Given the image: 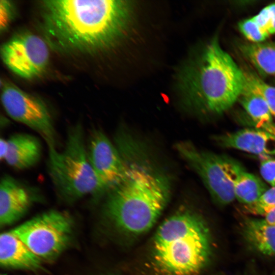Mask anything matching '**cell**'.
Segmentation results:
<instances>
[{"label": "cell", "mask_w": 275, "mask_h": 275, "mask_svg": "<svg viewBox=\"0 0 275 275\" xmlns=\"http://www.w3.org/2000/svg\"><path fill=\"white\" fill-rule=\"evenodd\" d=\"M271 15L267 28V31L269 35L275 34V4L269 5Z\"/></svg>", "instance_id": "cb8c5ba5"}, {"label": "cell", "mask_w": 275, "mask_h": 275, "mask_svg": "<svg viewBox=\"0 0 275 275\" xmlns=\"http://www.w3.org/2000/svg\"><path fill=\"white\" fill-rule=\"evenodd\" d=\"M47 169L58 195L68 202L86 196H101L107 191L89 160L82 126L76 124L68 131L61 151L48 147Z\"/></svg>", "instance_id": "5b68a950"}, {"label": "cell", "mask_w": 275, "mask_h": 275, "mask_svg": "<svg viewBox=\"0 0 275 275\" xmlns=\"http://www.w3.org/2000/svg\"><path fill=\"white\" fill-rule=\"evenodd\" d=\"M42 151L41 144L35 136L17 133L7 140V150L4 160L16 169H29L39 162Z\"/></svg>", "instance_id": "5bb4252c"}, {"label": "cell", "mask_w": 275, "mask_h": 275, "mask_svg": "<svg viewBox=\"0 0 275 275\" xmlns=\"http://www.w3.org/2000/svg\"><path fill=\"white\" fill-rule=\"evenodd\" d=\"M264 129L275 136V123L273 122L264 126L262 128Z\"/></svg>", "instance_id": "4316f807"}, {"label": "cell", "mask_w": 275, "mask_h": 275, "mask_svg": "<svg viewBox=\"0 0 275 275\" xmlns=\"http://www.w3.org/2000/svg\"><path fill=\"white\" fill-rule=\"evenodd\" d=\"M244 82V73L216 38L183 66L178 77V89L187 105L217 114L238 100Z\"/></svg>", "instance_id": "7a4b0ae2"}, {"label": "cell", "mask_w": 275, "mask_h": 275, "mask_svg": "<svg viewBox=\"0 0 275 275\" xmlns=\"http://www.w3.org/2000/svg\"><path fill=\"white\" fill-rule=\"evenodd\" d=\"M244 87L265 100L272 117L275 118V87L267 84L251 73H244Z\"/></svg>", "instance_id": "d6986e66"}, {"label": "cell", "mask_w": 275, "mask_h": 275, "mask_svg": "<svg viewBox=\"0 0 275 275\" xmlns=\"http://www.w3.org/2000/svg\"><path fill=\"white\" fill-rule=\"evenodd\" d=\"M40 191L9 175L1 178L0 224L10 225L21 218L37 199Z\"/></svg>", "instance_id": "8fae6325"}, {"label": "cell", "mask_w": 275, "mask_h": 275, "mask_svg": "<svg viewBox=\"0 0 275 275\" xmlns=\"http://www.w3.org/2000/svg\"><path fill=\"white\" fill-rule=\"evenodd\" d=\"M2 275H5V274H2Z\"/></svg>", "instance_id": "83f0119b"}, {"label": "cell", "mask_w": 275, "mask_h": 275, "mask_svg": "<svg viewBox=\"0 0 275 275\" xmlns=\"http://www.w3.org/2000/svg\"><path fill=\"white\" fill-rule=\"evenodd\" d=\"M224 166L235 199L245 206L256 203L268 188L258 177L245 171L236 160L225 157Z\"/></svg>", "instance_id": "4fadbf2b"}, {"label": "cell", "mask_w": 275, "mask_h": 275, "mask_svg": "<svg viewBox=\"0 0 275 275\" xmlns=\"http://www.w3.org/2000/svg\"><path fill=\"white\" fill-rule=\"evenodd\" d=\"M260 172L263 179L271 187L275 186V158H267L262 160Z\"/></svg>", "instance_id": "7402d4cb"}, {"label": "cell", "mask_w": 275, "mask_h": 275, "mask_svg": "<svg viewBox=\"0 0 275 275\" xmlns=\"http://www.w3.org/2000/svg\"><path fill=\"white\" fill-rule=\"evenodd\" d=\"M1 97L3 106L10 118L37 132L48 147L57 148V133L44 102L9 82L2 85Z\"/></svg>", "instance_id": "52a82bcc"}, {"label": "cell", "mask_w": 275, "mask_h": 275, "mask_svg": "<svg viewBox=\"0 0 275 275\" xmlns=\"http://www.w3.org/2000/svg\"><path fill=\"white\" fill-rule=\"evenodd\" d=\"M243 236L247 242L259 253L275 256V226L264 219L248 218L242 225Z\"/></svg>", "instance_id": "2e32d148"}, {"label": "cell", "mask_w": 275, "mask_h": 275, "mask_svg": "<svg viewBox=\"0 0 275 275\" xmlns=\"http://www.w3.org/2000/svg\"><path fill=\"white\" fill-rule=\"evenodd\" d=\"M264 216V219L266 222L275 226V208L268 212Z\"/></svg>", "instance_id": "d4e9b609"}, {"label": "cell", "mask_w": 275, "mask_h": 275, "mask_svg": "<svg viewBox=\"0 0 275 275\" xmlns=\"http://www.w3.org/2000/svg\"><path fill=\"white\" fill-rule=\"evenodd\" d=\"M221 146L256 155H275V136L260 128H244L215 138Z\"/></svg>", "instance_id": "7c38bea8"}, {"label": "cell", "mask_w": 275, "mask_h": 275, "mask_svg": "<svg viewBox=\"0 0 275 275\" xmlns=\"http://www.w3.org/2000/svg\"><path fill=\"white\" fill-rule=\"evenodd\" d=\"M175 148L200 176L217 204L224 206L234 201L235 197L233 187L225 169V156L201 151L187 142L177 143Z\"/></svg>", "instance_id": "ba28073f"}, {"label": "cell", "mask_w": 275, "mask_h": 275, "mask_svg": "<svg viewBox=\"0 0 275 275\" xmlns=\"http://www.w3.org/2000/svg\"><path fill=\"white\" fill-rule=\"evenodd\" d=\"M245 207L249 213L264 216L275 208V186L268 188L256 203Z\"/></svg>", "instance_id": "ffe728a7"}, {"label": "cell", "mask_w": 275, "mask_h": 275, "mask_svg": "<svg viewBox=\"0 0 275 275\" xmlns=\"http://www.w3.org/2000/svg\"><path fill=\"white\" fill-rule=\"evenodd\" d=\"M245 58L261 73L275 75V43H252L243 45Z\"/></svg>", "instance_id": "e0dca14e"}, {"label": "cell", "mask_w": 275, "mask_h": 275, "mask_svg": "<svg viewBox=\"0 0 275 275\" xmlns=\"http://www.w3.org/2000/svg\"><path fill=\"white\" fill-rule=\"evenodd\" d=\"M87 149L90 163L107 191L124 179L128 167L103 131L95 128L90 130Z\"/></svg>", "instance_id": "30bf717a"}, {"label": "cell", "mask_w": 275, "mask_h": 275, "mask_svg": "<svg viewBox=\"0 0 275 275\" xmlns=\"http://www.w3.org/2000/svg\"><path fill=\"white\" fill-rule=\"evenodd\" d=\"M238 100L258 128L273 122V117L265 100L244 87Z\"/></svg>", "instance_id": "ac0fdd59"}, {"label": "cell", "mask_w": 275, "mask_h": 275, "mask_svg": "<svg viewBox=\"0 0 275 275\" xmlns=\"http://www.w3.org/2000/svg\"><path fill=\"white\" fill-rule=\"evenodd\" d=\"M1 54L9 69L27 79L42 73L49 59L46 43L39 36L31 33L18 34L5 42L1 47Z\"/></svg>", "instance_id": "9c48e42d"}, {"label": "cell", "mask_w": 275, "mask_h": 275, "mask_svg": "<svg viewBox=\"0 0 275 275\" xmlns=\"http://www.w3.org/2000/svg\"><path fill=\"white\" fill-rule=\"evenodd\" d=\"M239 28L243 35L253 43L262 42L270 35L253 17L240 22Z\"/></svg>", "instance_id": "44dd1931"}, {"label": "cell", "mask_w": 275, "mask_h": 275, "mask_svg": "<svg viewBox=\"0 0 275 275\" xmlns=\"http://www.w3.org/2000/svg\"><path fill=\"white\" fill-rule=\"evenodd\" d=\"M14 7L12 3L7 0L0 2V29L1 32L8 28L14 16Z\"/></svg>", "instance_id": "603a6c76"}, {"label": "cell", "mask_w": 275, "mask_h": 275, "mask_svg": "<svg viewBox=\"0 0 275 275\" xmlns=\"http://www.w3.org/2000/svg\"><path fill=\"white\" fill-rule=\"evenodd\" d=\"M42 260L10 231L0 236V263L10 268L35 270L41 268Z\"/></svg>", "instance_id": "9a60e30c"}, {"label": "cell", "mask_w": 275, "mask_h": 275, "mask_svg": "<svg viewBox=\"0 0 275 275\" xmlns=\"http://www.w3.org/2000/svg\"><path fill=\"white\" fill-rule=\"evenodd\" d=\"M41 260H51L69 244L72 221L65 212L51 210L11 230Z\"/></svg>", "instance_id": "8992f818"}, {"label": "cell", "mask_w": 275, "mask_h": 275, "mask_svg": "<svg viewBox=\"0 0 275 275\" xmlns=\"http://www.w3.org/2000/svg\"><path fill=\"white\" fill-rule=\"evenodd\" d=\"M209 233L203 219L190 210H180L159 227L153 258L162 275H197L210 253Z\"/></svg>", "instance_id": "277c9868"}, {"label": "cell", "mask_w": 275, "mask_h": 275, "mask_svg": "<svg viewBox=\"0 0 275 275\" xmlns=\"http://www.w3.org/2000/svg\"><path fill=\"white\" fill-rule=\"evenodd\" d=\"M43 28L50 44L65 52L93 53L113 45L131 17L130 2L46 0Z\"/></svg>", "instance_id": "6da1fadb"}, {"label": "cell", "mask_w": 275, "mask_h": 275, "mask_svg": "<svg viewBox=\"0 0 275 275\" xmlns=\"http://www.w3.org/2000/svg\"><path fill=\"white\" fill-rule=\"evenodd\" d=\"M1 159H3L7 153V140L3 138L1 139Z\"/></svg>", "instance_id": "484cf974"}, {"label": "cell", "mask_w": 275, "mask_h": 275, "mask_svg": "<svg viewBox=\"0 0 275 275\" xmlns=\"http://www.w3.org/2000/svg\"><path fill=\"white\" fill-rule=\"evenodd\" d=\"M170 191L166 176L145 166L133 164L128 167L124 179L106 192V212L122 231L141 234L155 223Z\"/></svg>", "instance_id": "3957f363"}]
</instances>
